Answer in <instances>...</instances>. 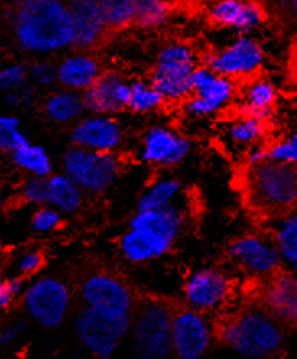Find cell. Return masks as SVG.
<instances>
[{
	"mask_svg": "<svg viewBox=\"0 0 297 359\" xmlns=\"http://www.w3.org/2000/svg\"><path fill=\"white\" fill-rule=\"evenodd\" d=\"M216 338L245 359H268L284 345V325L262 302L247 304L221 317Z\"/></svg>",
	"mask_w": 297,
	"mask_h": 359,
	"instance_id": "cell-1",
	"label": "cell"
},
{
	"mask_svg": "<svg viewBox=\"0 0 297 359\" xmlns=\"http://www.w3.org/2000/svg\"><path fill=\"white\" fill-rule=\"evenodd\" d=\"M17 43L29 53H55L74 44V22L67 0H28L12 5Z\"/></svg>",
	"mask_w": 297,
	"mask_h": 359,
	"instance_id": "cell-2",
	"label": "cell"
},
{
	"mask_svg": "<svg viewBox=\"0 0 297 359\" xmlns=\"http://www.w3.org/2000/svg\"><path fill=\"white\" fill-rule=\"evenodd\" d=\"M242 198L257 217L276 219L297 210V168L275 160L244 164Z\"/></svg>",
	"mask_w": 297,
	"mask_h": 359,
	"instance_id": "cell-3",
	"label": "cell"
},
{
	"mask_svg": "<svg viewBox=\"0 0 297 359\" xmlns=\"http://www.w3.org/2000/svg\"><path fill=\"white\" fill-rule=\"evenodd\" d=\"M186 223V215L179 205L163 210H140L130 218L129 229L120 236L122 259L143 265L165 257L176 244Z\"/></svg>",
	"mask_w": 297,
	"mask_h": 359,
	"instance_id": "cell-4",
	"label": "cell"
},
{
	"mask_svg": "<svg viewBox=\"0 0 297 359\" xmlns=\"http://www.w3.org/2000/svg\"><path fill=\"white\" fill-rule=\"evenodd\" d=\"M174 311L176 307L158 297L137 302L129 335L138 359H167L172 355Z\"/></svg>",
	"mask_w": 297,
	"mask_h": 359,
	"instance_id": "cell-5",
	"label": "cell"
},
{
	"mask_svg": "<svg viewBox=\"0 0 297 359\" xmlns=\"http://www.w3.org/2000/svg\"><path fill=\"white\" fill-rule=\"evenodd\" d=\"M202 64L193 46L184 41H171L163 46L153 64L150 80L166 104L181 106L192 95V75Z\"/></svg>",
	"mask_w": 297,
	"mask_h": 359,
	"instance_id": "cell-6",
	"label": "cell"
},
{
	"mask_svg": "<svg viewBox=\"0 0 297 359\" xmlns=\"http://www.w3.org/2000/svg\"><path fill=\"white\" fill-rule=\"evenodd\" d=\"M23 309L36 325L54 330L67 320L71 309V290L64 280L50 275H38L25 286Z\"/></svg>",
	"mask_w": 297,
	"mask_h": 359,
	"instance_id": "cell-7",
	"label": "cell"
},
{
	"mask_svg": "<svg viewBox=\"0 0 297 359\" xmlns=\"http://www.w3.org/2000/svg\"><path fill=\"white\" fill-rule=\"evenodd\" d=\"M237 91V81L216 74L202 62L193 72L192 95L181 104L182 111L191 119H209L233 107Z\"/></svg>",
	"mask_w": 297,
	"mask_h": 359,
	"instance_id": "cell-8",
	"label": "cell"
},
{
	"mask_svg": "<svg viewBox=\"0 0 297 359\" xmlns=\"http://www.w3.org/2000/svg\"><path fill=\"white\" fill-rule=\"evenodd\" d=\"M132 317L114 316L83 307L75 317V335L86 351L109 359L130 332Z\"/></svg>",
	"mask_w": 297,
	"mask_h": 359,
	"instance_id": "cell-9",
	"label": "cell"
},
{
	"mask_svg": "<svg viewBox=\"0 0 297 359\" xmlns=\"http://www.w3.org/2000/svg\"><path fill=\"white\" fill-rule=\"evenodd\" d=\"M62 169L86 194L99 196L114 186L122 163L117 153L91 151L74 145L65 151Z\"/></svg>",
	"mask_w": 297,
	"mask_h": 359,
	"instance_id": "cell-10",
	"label": "cell"
},
{
	"mask_svg": "<svg viewBox=\"0 0 297 359\" xmlns=\"http://www.w3.org/2000/svg\"><path fill=\"white\" fill-rule=\"evenodd\" d=\"M80 299L83 307L127 317H132L138 302L132 286L109 270H96L86 275L80 283Z\"/></svg>",
	"mask_w": 297,
	"mask_h": 359,
	"instance_id": "cell-11",
	"label": "cell"
},
{
	"mask_svg": "<svg viewBox=\"0 0 297 359\" xmlns=\"http://www.w3.org/2000/svg\"><path fill=\"white\" fill-rule=\"evenodd\" d=\"M265 59V49L258 39L252 34H237L233 43L202 57V62L216 74L240 83L262 74Z\"/></svg>",
	"mask_w": 297,
	"mask_h": 359,
	"instance_id": "cell-12",
	"label": "cell"
},
{
	"mask_svg": "<svg viewBox=\"0 0 297 359\" xmlns=\"http://www.w3.org/2000/svg\"><path fill=\"white\" fill-rule=\"evenodd\" d=\"M234 296V281L226 270L203 266L184 281L182 297L187 307L212 316L226 309Z\"/></svg>",
	"mask_w": 297,
	"mask_h": 359,
	"instance_id": "cell-13",
	"label": "cell"
},
{
	"mask_svg": "<svg viewBox=\"0 0 297 359\" xmlns=\"http://www.w3.org/2000/svg\"><path fill=\"white\" fill-rule=\"evenodd\" d=\"M228 259L249 278L265 281L283 266L279 252L271 236L247 233L235 238L228 248Z\"/></svg>",
	"mask_w": 297,
	"mask_h": 359,
	"instance_id": "cell-14",
	"label": "cell"
},
{
	"mask_svg": "<svg viewBox=\"0 0 297 359\" xmlns=\"http://www.w3.org/2000/svg\"><path fill=\"white\" fill-rule=\"evenodd\" d=\"M216 338V324L209 316L181 307L172 317V355L177 359H203Z\"/></svg>",
	"mask_w": 297,
	"mask_h": 359,
	"instance_id": "cell-15",
	"label": "cell"
},
{
	"mask_svg": "<svg viewBox=\"0 0 297 359\" xmlns=\"http://www.w3.org/2000/svg\"><path fill=\"white\" fill-rule=\"evenodd\" d=\"M74 22V48L96 53L109 41L112 32L101 0H67Z\"/></svg>",
	"mask_w": 297,
	"mask_h": 359,
	"instance_id": "cell-16",
	"label": "cell"
},
{
	"mask_svg": "<svg viewBox=\"0 0 297 359\" xmlns=\"http://www.w3.org/2000/svg\"><path fill=\"white\" fill-rule=\"evenodd\" d=\"M208 22L216 28H226L237 34H252L268 22L270 10L258 0H209Z\"/></svg>",
	"mask_w": 297,
	"mask_h": 359,
	"instance_id": "cell-17",
	"label": "cell"
},
{
	"mask_svg": "<svg viewBox=\"0 0 297 359\" xmlns=\"http://www.w3.org/2000/svg\"><path fill=\"white\" fill-rule=\"evenodd\" d=\"M191 140L166 126L150 127L141 137L140 160L155 168H172L191 153Z\"/></svg>",
	"mask_w": 297,
	"mask_h": 359,
	"instance_id": "cell-18",
	"label": "cell"
},
{
	"mask_svg": "<svg viewBox=\"0 0 297 359\" xmlns=\"http://www.w3.org/2000/svg\"><path fill=\"white\" fill-rule=\"evenodd\" d=\"M71 145L99 153H117L124 143V127L114 116L90 114L75 122Z\"/></svg>",
	"mask_w": 297,
	"mask_h": 359,
	"instance_id": "cell-19",
	"label": "cell"
},
{
	"mask_svg": "<svg viewBox=\"0 0 297 359\" xmlns=\"http://www.w3.org/2000/svg\"><path fill=\"white\" fill-rule=\"evenodd\" d=\"M132 81L122 72L104 70L98 80L83 91L86 111L91 114H119L129 109Z\"/></svg>",
	"mask_w": 297,
	"mask_h": 359,
	"instance_id": "cell-20",
	"label": "cell"
},
{
	"mask_svg": "<svg viewBox=\"0 0 297 359\" xmlns=\"http://www.w3.org/2000/svg\"><path fill=\"white\" fill-rule=\"evenodd\" d=\"M262 304L284 327L297 328V273L279 270L265 280L262 288Z\"/></svg>",
	"mask_w": 297,
	"mask_h": 359,
	"instance_id": "cell-21",
	"label": "cell"
},
{
	"mask_svg": "<svg viewBox=\"0 0 297 359\" xmlns=\"http://www.w3.org/2000/svg\"><path fill=\"white\" fill-rule=\"evenodd\" d=\"M278 88L268 76L262 74L239 83L237 100H235V109L240 114L257 117L268 122L273 116L276 102H278Z\"/></svg>",
	"mask_w": 297,
	"mask_h": 359,
	"instance_id": "cell-22",
	"label": "cell"
},
{
	"mask_svg": "<svg viewBox=\"0 0 297 359\" xmlns=\"http://www.w3.org/2000/svg\"><path fill=\"white\" fill-rule=\"evenodd\" d=\"M102 72H104V67L98 55L78 50L57 65V81L65 90L83 93L99 79Z\"/></svg>",
	"mask_w": 297,
	"mask_h": 359,
	"instance_id": "cell-23",
	"label": "cell"
},
{
	"mask_svg": "<svg viewBox=\"0 0 297 359\" xmlns=\"http://www.w3.org/2000/svg\"><path fill=\"white\" fill-rule=\"evenodd\" d=\"M268 137V122L257 117L235 112L231 119L224 122L221 140L229 150L245 155L250 148L265 145Z\"/></svg>",
	"mask_w": 297,
	"mask_h": 359,
	"instance_id": "cell-24",
	"label": "cell"
},
{
	"mask_svg": "<svg viewBox=\"0 0 297 359\" xmlns=\"http://www.w3.org/2000/svg\"><path fill=\"white\" fill-rule=\"evenodd\" d=\"M85 191L65 172L48 177V205L64 215L78 213L85 205Z\"/></svg>",
	"mask_w": 297,
	"mask_h": 359,
	"instance_id": "cell-25",
	"label": "cell"
},
{
	"mask_svg": "<svg viewBox=\"0 0 297 359\" xmlns=\"http://www.w3.org/2000/svg\"><path fill=\"white\" fill-rule=\"evenodd\" d=\"M86 109L83 95L78 91L60 90L46 96L43 111L49 121L55 124H71L81 119V114Z\"/></svg>",
	"mask_w": 297,
	"mask_h": 359,
	"instance_id": "cell-26",
	"label": "cell"
},
{
	"mask_svg": "<svg viewBox=\"0 0 297 359\" xmlns=\"http://www.w3.org/2000/svg\"><path fill=\"white\" fill-rule=\"evenodd\" d=\"M271 238L275 241L283 265L297 273V212L276 218Z\"/></svg>",
	"mask_w": 297,
	"mask_h": 359,
	"instance_id": "cell-27",
	"label": "cell"
},
{
	"mask_svg": "<svg viewBox=\"0 0 297 359\" xmlns=\"http://www.w3.org/2000/svg\"><path fill=\"white\" fill-rule=\"evenodd\" d=\"M182 196V184L174 177L155 179L138 198L137 208L140 210H163L177 205Z\"/></svg>",
	"mask_w": 297,
	"mask_h": 359,
	"instance_id": "cell-28",
	"label": "cell"
},
{
	"mask_svg": "<svg viewBox=\"0 0 297 359\" xmlns=\"http://www.w3.org/2000/svg\"><path fill=\"white\" fill-rule=\"evenodd\" d=\"M12 161L18 169L34 177H49L53 174V160L48 150L32 142L23 143L12 153Z\"/></svg>",
	"mask_w": 297,
	"mask_h": 359,
	"instance_id": "cell-29",
	"label": "cell"
},
{
	"mask_svg": "<svg viewBox=\"0 0 297 359\" xmlns=\"http://www.w3.org/2000/svg\"><path fill=\"white\" fill-rule=\"evenodd\" d=\"M176 7L165 0H135V13H133L132 28L153 32L169 22Z\"/></svg>",
	"mask_w": 297,
	"mask_h": 359,
	"instance_id": "cell-30",
	"label": "cell"
},
{
	"mask_svg": "<svg viewBox=\"0 0 297 359\" xmlns=\"http://www.w3.org/2000/svg\"><path fill=\"white\" fill-rule=\"evenodd\" d=\"M166 106V101L151 80L137 79L130 85L129 109L135 114H150Z\"/></svg>",
	"mask_w": 297,
	"mask_h": 359,
	"instance_id": "cell-31",
	"label": "cell"
},
{
	"mask_svg": "<svg viewBox=\"0 0 297 359\" xmlns=\"http://www.w3.org/2000/svg\"><path fill=\"white\" fill-rule=\"evenodd\" d=\"M112 34L132 28L135 0H101Z\"/></svg>",
	"mask_w": 297,
	"mask_h": 359,
	"instance_id": "cell-32",
	"label": "cell"
},
{
	"mask_svg": "<svg viewBox=\"0 0 297 359\" xmlns=\"http://www.w3.org/2000/svg\"><path fill=\"white\" fill-rule=\"evenodd\" d=\"M28 138L23 133L22 122L15 116H0V153H12L27 143Z\"/></svg>",
	"mask_w": 297,
	"mask_h": 359,
	"instance_id": "cell-33",
	"label": "cell"
},
{
	"mask_svg": "<svg viewBox=\"0 0 297 359\" xmlns=\"http://www.w3.org/2000/svg\"><path fill=\"white\" fill-rule=\"evenodd\" d=\"M64 217L65 215L57 208L50 207V205H41V207H36L29 224L36 234H53L62 228Z\"/></svg>",
	"mask_w": 297,
	"mask_h": 359,
	"instance_id": "cell-34",
	"label": "cell"
},
{
	"mask_svg": "<svg viewBox=\"0 0 297 359\" xmlns=\"http://www.w3.org/2000/svg\"><path fill=\"white\" fill-rule=\"evenodd\" d=\"M266 150H268L270 160L286 163L297 168V127L286 133L284 137L266 145Z\"/></svg>",
	"mask_w": 297,
	"mask_h": 359,
	"instance_id": "cell-35",
	"label": "cell"
},
{
	"mask_svg": "<svg viewBox=\"0 0 297 359\" xmlns=\"http://www.w3.org/2000/svg\"><path fill=\"white\" fill-rule=\"evenodd\" d=\"M46 266V254L38 248L23 250L15 262V275L28 280L38 276Z\"/></svg>",
	"mask_w": 297,
	"mask_h": 359,
	"instance_id": "cell-36",
	"label": "cell"
},
{
	"mask_svg": "<svg viewBox=\"0 0 297 359\" xmlns=\"http://www.w3.org/2000/svg\"><path fill=\"white\" fill-rule=\"evenodd\" d=\"M20 200L33 207L48 205V177L28 176L18 189Z\"/></svg>",
	"mask_w": 297,
	"mask_h": 359,
	"instance_id": "cell-37",
	"label": "cell"
},
{
	"mask_svg": "<svg viewBox=\"0 0 297 359\" xmlns=\"http://www.w3.org/2000/svg\"><path fill=\"white\" fill-rule=\"evenodd\" d=\"M29 69L25 64H12L0 70V91L10 93L27 85Z\"/></svg>",
	"mask_w": 297,
	"mask_h": 359,
	"instance_id": "cell-38",
	"label": "cell"
},
{
	"mask_svg": "<svg viewBox=\"0 0 297 359\" xmlns=\"http://www.w3.org/2000/svg\"><path fill=\"white\" fill-rule=\"evenodd\" d=\"M25 330H27V324L23 320H12L0 325V356L8 355L18 346Z\"/></svg>",
	"mask_w": 297,
	"mask_h": 359,
	"instance_id": "cell-39",
	"label": "cell"
},
{
	"mask_svg": "<svg viewBox=\"0 0 297 359\" xmlns=\"http://www.w3.org/2000/svg\"><path fill=\"white\" fill-rule=\"evenodd\" d=\"M25 286H27L25 280L17 275L8 276V278L0 276V312L10 309L13 302L22 297Z\"/></svg>",
	"mask_w": 297,
	"mask_h": 359,
	"instance_id": "cell-40",
	"label": "cell"
},
{
	"mask_svg": "<svg viewBox=\"0 0 297 359\" xmlns=\"http://www.w3.org/2000/svg\"><path fill=\"white\" fill-rule=\"evenodd\" d=\"M29 79L38 86H50L57 81V67L49 62H36L29 67Z\"/></svg>",
	"mask_w": 297,
	"mask_h": 359,
	"instance_id": "cell-41",
	"label": "cell"
},
{
	"mask_svg": "<svg viewBox=\"0 0 297 359\" xmlns=\"http://www.w3.org/2000/svg\"><path fill=\"white\" fill-rule=\"evenodd\" d=\"M273 7L286 22L297 23V0H276Z\"/></svg>",
	"mask_w": 297,
	"mask_h": 359,
	"instance_id": "cell-42",
	"label": "cell"
},
{
	"mask_svg": "<svg viewBox=\"0 0 297 359\" xmlns=\"http://www.w3.org/2000/svg\"><path fill=\"white\" fill-rule=\"evenodd\" d=\"M288 74H289V80L297 86V39L293 43V48H291V53H289Z\"/></svg>",
	"mask_w": 297,
	"mask_h": 359,
	"instance_id": "cell-43",
	"label": "cell"
},
{
	"mask_svg": "<svg viewBox=\"0 0 297 359\" xmlns=\"http://www.w3.org/2000/svg\"><path fill=\"white\" fill-rule=\"evenodd\" d=\"M209 0H181V5H186L187 8H197L202 7L203 4H208Z\"/></svg>",
	"mask_w": 297,
	"mask_h": 359,
	"instance_id": "cell-44",
	"label": "cell"
},
{
	"mask_svg": "<svg viewBox=\"0 0 297 359\" xmlns=\"http://www.w3.org/2000/svg\"><path fill=\"white\" fill-rule=\"evenodd\" d=\"M165 2H167L169 5H172V7H179V5H181V0H165Z\"/></svg>",
	"mask_w": 297,
	"mask_h": 359,
	"instance_id": "cell-45",
	"label": "cell"
},
{
	"mask_svg": "<svg viewBox=\"0 0 297 359\" xmlns=\"http://www.w3.org/2000/svg\"><path fill=\"white\" fill-rule=\"evenodd\" d=\"M5 202V196H4V189L0 187V208H2V205Z\"/></svg>",
	"mask_w": 297,
	"mask_h": 359,
	"instance_id": "cell-46",
	"label": "cell"
},
{
	"mask_svg": "<svg viewBox=\"0 0 297 359\" xmlns=\"http://www.w3.org/2000/svg\"><path fill=\"white\" fill-rule=\"evenodd\" d=\"M258 2H262V4L266 5V7H270V5H273L276 0H258Z\"/></svg>",
	"mask_w": 297,
	"mask_h": 359,
	"instance_id": "cell-47",
	"label": "cell"
},
{
	"mask_svg": "<svg viewBox=\"0 0 297 359\" xmlns=\"http://www.w3.org/2000/svg\"><path fill=\"white\" fill-rule=\"evenodd\" d=\"M10 4L12 5H20V4H25V2H28V0H8Z\"/></svg>",
	"mask_w": 297,
	"mask_h": 359,
	"instance_id": "cell-48",
	"label": "cell"
},
{
	"mask_svg": "<svg viewBox=\"0 0 297 359\" xmlns=\"http://www.w3.org/2000/svg\"><path fill=\"white\" fill-rule=\"evenodd\" d=\"M268 359H293V358H288V356H281V355H276V356H271Z\"/></svg>",
	"mask_w": 297,
	"mask_h": 359,
	"instance_id": "cell-49",
	"label": "cell"
}]
</instances>
